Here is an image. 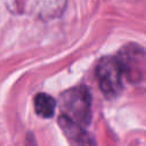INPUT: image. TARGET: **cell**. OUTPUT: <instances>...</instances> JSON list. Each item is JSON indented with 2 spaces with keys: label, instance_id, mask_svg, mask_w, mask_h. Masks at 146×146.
I'll return each mask as SVG.
<instances>
[{
  "label": "cell",
  "instance_id": "6",
  "mask_svg": "<svg viewBox=\"0 0 146 146\" xmlns=\"http://www.w3.org/2000/svg\"><path fill=\"white\" fill-rule=\"evenodd\" d=\"M35 7L38 11L43 16L56 15L57 11H62L65 0H35Z\"/></svg>",
  "mask_w": 146,
  "mask_h": 146
},
{
  "label": "cell",
  "instance_id": "4",
  "mask_svg": "<svg viewBox=\"0 0 146 146\" xmlns=\"http://www.w3.org/2000/svg\"><path fill=\"white\" fill-rule=\"evenodd\" d=\"M58 125L71 146H96L95 139L84 130V128L64 114L59 115Z\"/></svg>",
  "mask_w": 146,
  "mask_h": 146
},
{
  "label": "cell",
  "instance_id": "2",
  "mask_svg": "<svg viewBox=\"0 0 146 146\" xmlns=\"http://www.w3.org/2000/svg\"><path fill=\"white\" fill-rule=\"evenodd\" d=\"M116 58L121 65L123 76L131 83L146 81V50L136 44L129 43L120 49Z\"/></svg>",
  "mask_w": 146,
  "mask_h": 146
},
{
  "label": "cell",
  "instance_id": "5",
  "mask_svg": "<svg viewBox=\"0 0 146 146\" xmlns=\"http://www.w3.org/2000/svg\"><path fill=\"white\" fill-rule=\"evenodd\" d=\"M56 110V100L48 94L40 92L34 97V111L35 113L43 117H52Z\"/></svg>",
  "mask_w": 146,
  "mask_h": 146
},
{
  "label": "cell",
  "instance_id": "1",
  "mask_svg": "<svg viewBox=\"0 0 146 146\" xmlns=\"http://www.w3.org/2000/svg\"><path fill=\"white\" fill-rule=\"evenodd\" d=\"M63 114L86 127L91 121V95L86 86H78L64 91L59 97Z\"/></svg>",
  "mask_w": 146,
  "mask_h": 146
},
{
  "label": "cell",
  "instance_id": "3",
  "mask_svg": "<svg viewBox=\"0 0 146 146\" xmlns=\"http://www.w3.org/2000/svg\"><path fill=\"white\" fill-rule=\"evenodd\" d=\"M96 78L106 97H116L122 91L124 76L116 56H105L98 62Z\"/></svg>",
  "mask_w": 146,
  "mask_h": 146
}]
</instances>
